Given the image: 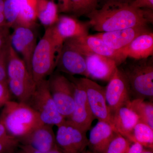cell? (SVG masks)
I'll use <instances>...</instances> for the list:
<instances>
[{
  "label": "cell",
  "instance_id": "1",
  "mask_svg": "<svg viewBox=\"0 0 153 153\" xmlns=\"http://www.w3.org/2000/svg\"><path fill=\"white\" fill-rule=\"evenodd\" d=\"M153 10L135 8L130 3L108 1L86 16L90 27L102 33L153 24Z\"/></svg>",
  "mask_w": 153,
  "mask_h": 153
},
{
  "label": "cell",
  "instance_id": "2",
  "mask_svg": "<svg viewBox=\"0 0 153 153\" xmlns=\"http://www.w3.org/2000/svg\"><path fill=\"white\" fill-rule=\"evenodd\" d=\"M117 68L121 71L128 83L131 100L134 99L153 100V59L134 60L122 63Z\"/></svg>",
  "mask_w": 153,
  "mask_h": 153
},
{
  "label": "cell",
  "instance_id": "3",
  "mask_svg": "<svg viewBox=\"0 0 153 153\" xmlns=\"http://www.w3.org/2000/svg\"><path fill=\"white\" fill-rule=\"evenodd\" d=\"M3 106L0 122L12 136L19 138L43 123L37 113L27 103L10 100Z\"/></svg>",
  "mask_w": 153,
  "mask_h": 153
},
{
  "label": "cell",
  "instance_id": "4",
  "mask_svg": "<svg viewBox=\"0 0 153 153\" xmlns=\"http://www.w3.org/2000/svg\"><path fill=\"white\" fill-rule=\"evenodd\" d=\"M7 72V85L11 94L18 101L27 103L35 91L36 84L25 62L10 44Z\"/></svg>",
  "mask_w": 153,
  "mask_h": 153
},
{
  "label": "cell",
  "instance_id": "5",
  "mask_svg": "<svg viewBox=\"0 0 153 153\" xmlns=\"http://www.w3.org/2000/svg\"><path fill=\"white\" fill-rule=\"evenodd\" d=\"M61 49L52 37L50 27L47 28L37 43L31 59L30 73L36 84L53 73Z\"/></svg>",
  "mask_w": 153,
  "mask_h": 153
},
{
  "label": "cell",
  "instance_id": "6",
  "mask_svg": "<svg viewBox=\"0 0 153 153\" xmlns=\"http://www.w3.org/2000/svg\"><path fill=\"white\" fill-rule=\"evenodd\" d=\"M27 104L37 113L43 123L57 127L66 120L58 111L52 98L47 79L36 84L35 91Z\"/></svg>",
  "mask_w": 153,
  "mask_h": 153
},
{
  "label": "cell",
  "instance_id": "7",
  "mask_svg": "<svg viewBox=\"0 0 153 153\" xmlns=\"http://www.w3.org/2000/svg\"><path fill=\"white\" fill-rule=\"evenodd\" d=\"M50 94L60 114L66 119L74 109V88L66 75L58 71L53 72L47 79Z\"/></svg>",
  "mask_w": 153,
  "mask_h": 153
},
{
  "label": "cell",
  "instance_id": "8",
  "mask_svg": "<svg viewBox=\"0 0 153 153\" xmlns=\"http://www.w3.org/2000/svg\"><path fill=\"white\" fill-rule=\"evenodd\" d=\"M86 133L66 120L57 126L55 135L57 147L63 153H82L88 144Z\"/></svg>",
  "mask_w": 153,
  "mask_h": 153
},
{
  "label": "cell",
  "instance_id": "9",
  "mask_svg": "<svg viewBox=\"0 0 153 153\" xmlns=\"http://www.w3.org/2000/svg\"><path fill=\"white\" fill-rule=\"evenodd\" d=\"M73 84L74 88V109L67 120L87 132L95 119L88 104L87 96L80 78L72 75H66Z\"/></svg>",
  "mask_w": 153,
  "mask_h": 153
},
{
  "label": "cell",
  "instance_id": "10",
  "mask_svg": "<svg viewBox=\"0 0 153 153\" xmlns=\"http://www.w3.org/2000/svg\"><path fill=\"white\" fill-rule=\"evenodd\" d=\"M66 40L73 44L84 56L88 54H93L108 57L116 62L117 67L127 58L122 50L112 49L101 39L94 35L79 36Z\"/></svg>",
  "mask_w": 153,
  "mask_h": 153
},
{
  "label": "cell",
  "instance_id": "11",
  "mask_svg": "<svg viewBox=\"0 0 153 153\" xmlns=\"http://www.w3.org/2000/svg\"><path fill=\"white\" fill-rule=\"evenodd\" d=\"M57 71L67 75H81L88 78L85 56L67 40L63 43L57 57Z\"/></svg>",
  "mask_w": 153,
  "mask_h": 153
},
{
  "label": "cell",
  "instance_id": "12",
  "mask_svg": "<svg viewBox=\"0 0 153 153\" xmlns=\"http://www.w3.org/2000/svg\"><path fill=\"white\" fill-rule=\"evenodd\" d=\"M35 27L17 25L10 35V43L18 55L22 56L30 73V65L33 52L37 45V36ZM31 74V73H30Z\"/></svg>",
  "mask_w": 153,
  "mask_h": 153
},
{
  "label": "cell",
  "instance_id": "13",
  "mask_svg": "<svg viewBox=\"0 0 153 153\" xmlns=\"http://www.w3.org/2000/svg\"><path fill=\"white\" fill-rule=\"evenodd\" d=\"M80 78L85 91L91 112L98 121L106 122L111 125L112 115L107 104L105 88L87 77Z\"/></svg>",
  "mask_w": 153,
  "mask_h": 153
},
{
  "label": "cell",
  "instance_id": "14",
  "mask_svg": "<svg viewBox=\"0 0 153 153\" xmlns=\"http://www.w3.org/2000/svg\"><path fill=\"white\" fill-rule=\"evenodd\" d=\"M105 97L111 115L120 108L126 106L131 100L128 83L118 68L105 88Z\"/></svg>",
  "mask_w": 153,
  "mask_h": 153
},
{
  "label": "cell",
  "instance_id": "15",
  "mask_svg": "<svg viewBox=\"0 0 153 153\" xmlns=\"http://www.w3.org/2000/svg\"><path fill=\"white\" fill-rule=\"evenodd\" d=\"M90 27L88 22H81L74 17L62 16L55 25L49 27L55 42L62 48L67 39L88 35Z\"/></svg>",
  "mask_w": 153,
  "mask_h": 153
},
{
  "label": "cell",
  "instance_id": "16",
  "mask_svg": "<svg viewBox=\"0 0 153 153\" xmlns=\"http://www.w3.org/2000/svg\"><path fill=\"white\" fill-rule=\"evenodd\" d=\"M53 126L41 124L18 138L20 145L28 146L39 152H47L57 147Z\"/></svg>",
  "mask_w": 153,
  "mask_h": 153
},
{
  "label": "cell",
  "instance_id": "17",
  "mask_svg": "<svg viewBox=\"0 0 153 153\" xmlns=\"http://www.w3.org/2000/svg\"><path fill=\"white\" fill-rule=\"evenodd\" d=\"M150 30L148 26H137L123 30L102 32L94 35L101 39L108 47L116 50H121L138 36Z\"/></svg>",
  "mask_w": 153,
  "mask_h": 153
},
{
  "label": "cell",
  "instance_id": "18",
  "mask_svg": "<svg viewBox=\"0 0 153 153\" xmlns=\"http://www.w3.org/2000/svg\"><path fill=\"white\" fill-rule=\"evenodd\" d=\"M88 78L109 82L117 68L114 60L96 54L84 55Z\"/></svg>",
  "mask_w": 153,
  "mask_h": 153
},
{
  "label": "cell",
  "instance_id": "19",
  "mask_svg": "<svg viewBox=\"0 0 153 153\" xmlns=\"http://www.w3.org/2000/svg\"><path fill=\"white\" fill-rule=\"evenodd\" d=\"M117 134L110 124L98 121L89 134L88 150L94 153H106L108 145Z\"/></svg>",
  "mask_w": 153,
  "mask_h": 153
},
{
  "label": "cell",
  "instance_id": "20",
  "mask_svg": "<svg viewBox=\"0 0 153 153\" xmlns=\"http://www.w3.org/2000/svg\"><path fill=\"white\" fill-rule=\"evenodd\" d=\"M126 57L141 60L153 55V33L149 30L138 36L128 46L121 50Z\"/></svg>",
  "mask_w": 153,
  "mask_h": 153
},
{
  "label": "cell",
  "instance_id": "21",
  "mask_svg": "<svg viewBox=\"0 0 153 153\" xmlns=\"http://www.w3.org/2000/svg\"><path fill=\"white\" fill-rule=\"evenodd\" d=\"M139 121L138 117L133 111L128 106H124L112 115L111 126L117 133L128 140Z\"/></svg>",
  "mask_w": 153,
  "mask_h": 153
},
{
  "label": "cell",
  "instance_id": "22",
  "mask_svg": "<svg viewBox=\"0 0 153 153\" xmlns=\"http://www.w3.org/2000/svg\"><path fill=\"white\" fill-rule=\"evenodd\" d=\"M58 5L52 0H37L36 13L37 19L47 28L55 25L59 19Z\"/></svg>",
  "mask_w": 153,
  "mask_h": 153
},
{
  "label": "cell",
  "instance_id": "23",
  "mask_svg": "<svg viewBox=\"0 0 153 153\" xmlns=\"http://www.w3.org/2000/svg\"><path fill=\"white\" fill-rule=\"evenodd\" d=\"M126 106L135 113L139 121L153 129V102L142 99H134L132 100Z\"/></svg>",
  "mask_w": 153,
  "mask_h": 153
},
{
  "label": "cell",
  "instance_id": "24",
  "mask_svg": "<svg viewBox=\"0 0 153 153\" xmlns=\"http://www.w3.org/2000/svg\"><path fill=\"white\" fill-rule=\"evenodd\" d=\"M19 13L17 25L35 27L37 19L36 13L37 0H16Z\"/></svg>",
  "mask_w": 153,
  "mask_h": 153
},
{
  "label": "cell",
  "instance_id": "25",
  "mask_svg": "<svg viewBox=\"0 0 153 153\" xmlns=\"http://www.w3.org/2000/svg\"><path fill=\"white\" fill-rule=\"evenodd\" d=\"M128 140L132 143H140L144 148L153 149V129L139 121Z\"/></svg>",
  "mask_w": 153,
  "mask_h": 153
},
{
  "label": "cell",
  "instance_id": "26",
  "mask_svg": "<svg viewBox=\"0 0 153 153\" xmlns=\"http://www.w3.org/2000/svg\"><path fill=\"white\" fill-rule=\"evenodd\" d=\"M19 145L18 138L10 135L0 122V153H13Z\"/></svg>",
  "mask_w": 153,
  "mask_h": 153
},
{
  "label": "cell",
  "instance_id": "27",
  "mask_svg": "<svg viewBox=\"0 0 153 153\" xmlns=\"http://www.w3.org/2000/svg\"><path fill=\"white\" fill-rule=\"evenodd\" d=\"M71 11L75 17L87 15L97 9L98 0H70Z\"/></svg>",
  "mask_w": 153,
  "mask_h": 153
},
{
  "label": "cell",
  "instance_id": "28",
  "mask_svg": "<svg viewBox=\"0 0 153 153\" xmlns=\"http://www.w3.org/2000/svg\"><path fill=\"white\" fill-rule=\"evenodd\" d=\"M19 13L16 0H4V15L9 28H13L17 25Z\"/></svg>",
  "mask_w": 153,
  "mask_h": 153
},
{
  "label": "cell",
  "instance_id": "29",
  "mask_svg": "<svg viewBox=\"0 0 153 153\" xmlns=\"http://www.w3.org/2000/svg\"><path fill=\"white\" fill-rule=\"evenodd\" d=\"M131 144L127 139L117 133L108 145L106 153H126Z\"/></svg>",
  "mask_w": 153,
  "mask_h": 153
},
{
  "label": "cell",
  "instance_id": "30",
  "mask_svg": "<svg viewBox=\"0 0 153 153\" xmlns=\"http://www.w3.org/2000/svg\"><path fill=\"white\" fill-rule=\"evenodd\" d=\"M10 45L9 41L0 49V82H7V66Z\"/></svg>",
  "mask_w": 153,
  "mask_h": 153
},
{
  "label": "cell",
  "instance_id": "31",
  "mask_svg": "<svg viewBox=\"0 0 153 153\" xmlns=\"http://www.w3.org/2000/svg\"><path fill=\"white\" fill-rule=\"evenodd\" d=\"M10 95L7 82H0V107L10 100Z\"/></svg>",
  "mask_w": 153,
  "mask_h": 153
},
{
  "label": "cell",
  "instance_id": "32",
  "mask_svg": "<svg viewBox=\"0 0 153 153\" xmlns=\"http://www.w3.org/2000/svg\"><path fill=\"white\" fill-rule=\"evenodd\" d=\"M131 5L137 9H148L153 10V0H134Z\"/></svg>",
  "mask_w": 153,
  "mask_h": 153
},
{
  "label": "cell",
  "instance_id": "33",
  "mask_svg": "<svg viewBox=\"0 0 153 153\" xmlns=\"http://www.w3.org/2000/svg\"><path fill=\"white\" fill-rule=\"evenodd\" d=\"M19 147L21 148L25 153H63L58 147L47 152H39L36 151L28 146L22 145H19Z\"/></svg>",
  "mask_w": 153,
  "mask_h": 153
},
{
  "label": "cell",
  "instance_id": "34",
  "mask_svg": "<svg viewBox=\"0 0 153 153\" xmlns=\"http://www.w3.org/2000/svg\"><path fill=\"white\" fill-rule=\"evenodd\" d=\"M57 1L59 11L63 13H71V4L70 0H52Z\"/></svg>",
  "mask_w": 153,
  "mask_h": 153
},
{
  "label": "cell",
  "instance_id": "35",
  "mask_svg": "<svg viewBox=\"0 0 153 153\" xmlns=\"http://www.w3.org/2000/svg\"><path fill=\"white\" fill-rule=\"evenodd\" d=\"M143 149V146L138 143H132L126 153H141Z\"/></svg>",
  "mask_w": 153,
  "mask_h": 153
},
{
  "label": "cell",
  "instance_id": "36",
  "mask_svg": "<svg viewBox=\"0 0 153 153\" xmlns=\"http://www.w3.org/2000/svg\"><path fill=\"white\" fill-rule=\"evenodd\" d=\"M0 26H7L4 14L1 13H0Z\"/></svg>",
  "mask_w": 153,
  "mask_h": 153
},
{
  "label": "cell",
  "instance_id": "37",
  "mask_svg": "<svg viewBox=\"0 0 153 153\" xmlns=\"http://www.w3.org/2000/svg\"><path fill=\"white\" fill-rule=\"evenodd\" d=\"M108 1H114L117 2L130 3L131 0H105V3Z\"/></svg>",
  "mask_w": 153,
  "mask_h": 153
},
{
  "label": "cell",
  "instance_id": "38",
  "mask_svg": "<svg viewBox=\"0 0 153 153\" xmlns=\"http://www.w3.org/2000/svg\"><path fill=\"white\" fill-rule=\"evenodd\" d=\"M4 0H0V13L4 14Z\"/></svg>",
  "mask_w": 153,
  "mask_h": 153
},
{
  "label": "cell",
  "instance_id": "39",
  "mask_svg": "<svg viewBox=\"0 0 153 153\" xmlns=\"http://www.w3.org/2000/svg\"><path fill=\"white\" fill-rule=\"evenodd\" d=\"M141 153H153V149L144 148L143 149Z\"/></svg>",
  "mask_w": 153,
  "mask_h": 153
},
{
  "label": "cell",
  "instance_id": "40",
  "mask_svg": "<svg viewBox=\"0 0 153 153\" xmlns=\"http://www.w3.org/2000/svg\"><path fill=\"white\" fill-rule=\"evenodd\" d=\"M82 153H94L93 152H91V151L88 150H85L84 151V152H82Z\"/></svg>",
  "mask_w": 153,
  "mask_h": 153
}]
</instances>
